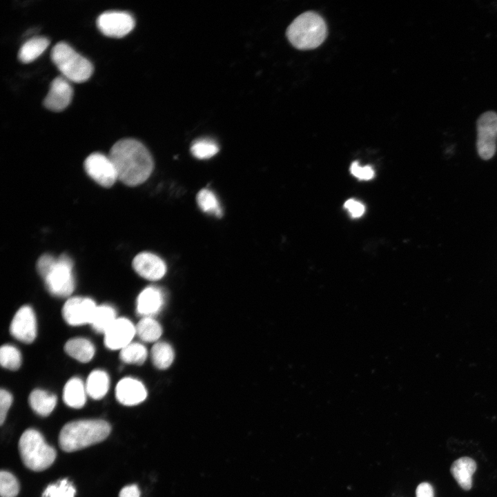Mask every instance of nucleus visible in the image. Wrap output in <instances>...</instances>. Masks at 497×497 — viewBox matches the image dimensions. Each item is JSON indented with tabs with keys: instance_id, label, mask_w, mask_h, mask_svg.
<instances>
[{
	"instance_id": "f257e3e1",
	"label": "nucleus",
	"mask_w": 497,
	"mask_h": 497,
	"mask_svg": "<svg viewBox=\"0 0 497 497\" xmlns=\"http://www.w3.org/2000/svg\"><path fill=\"white\" fill-rule=\"evenodd\" d=\"M108 156L114 164L118 179L130 186L144 182L153 169L150 153L142 143L135 139L117 141L112 146Z\"/></svg>"
},
{
	"instance_id": "f03ea898",
	"label": "nucleus",
	"mask_w": 497,
	"mask_h": 497,
	"mask_svg": "<svg viewBox=\"0 0 497 497\" xmlns=\"http://www.w3.org/2000/svg\"><path fill=\"white\" fill-rule=\"evenodd\" d=\"M110 430V425L104 420L70 422L61 429L59 444L64 451H78L103 441L108 437Z\"/></svg>"
},
{
	"instance_id": "7ed1b4c3",
	"label": "nucleus",
	"mask_w": 497,
	"mask_h": 497,
	"mask_svg": "<svg viewBox=\"0 0 497 497\" xmlns=\"http://www.w3.org/2000/svg\"><path fill=\"white\" fill-rule=\"evenodd\" d=\"M72 262L67 255L55 257L50 254L41 255L37 264L39 274L48 291L54 296L65 298L75 289Z\"/></svg>"
},
{
	"instance_id": "20e7f679",
	"label": "nucleus",
	"mask_w": 497,
	"mask_h": 497,
	"mask_svg": "<svg viewBox=\"0 0 497 497\" xmlns=\"http://www.w3.org/2000/svg\"><path fill=\"white\" fill-rule=\"evenodd\" d=\"M327 28L323 18L314 12H306L297 17L289 25L286 36L298 49H313L324 41Z\"/></svg>"
},
{
	"instance_id": "39448f33",
	"label": "nucleus",
	"mask_w": 497,
	"mask_h": 497,
	"mask_svg": "<svg viewBox=\"0 0 497 497\" xmlns=\"http://www.w3.org/2000/svg\"><path fill=\"white\" fill-rule=\"evenodd\" d=\"M19 450L23 464L30 469L40 471L48 468L55 461L56 451L46 443L38 431L29 429L21 435Z\"/></svg>"
},
{
	"instance_id": "423d86ee",
	"label": "nucleus",
	"mask_w": 497,
	"mask_h": 497,
	"mask_svg": "<svg viewBox=\"0 0 497 497\" xmlns=\"http://www.w3.org/2000/svg\"><path fill=\"white\" fill-rule=\"evenodd\" d=\"M50 57L62 76L70 81H85L93 72L92 63L64 41H59L52 48Z\"/></svg>"
},
{
	"instance_id": "0eeeda50",
	"label": "nucleus",
	"mask_w": 497,
	"mask_h": 497,
	"mask_svg": "<svg viewBox=\"0 0 497 497\" xmlns=\"http://www.w3.org/2000/svg\"><path fill=\"white\" fill-rule=\"evenodd\" d=\"M476 147L479 156L484 160L491 159L496 153L497 138V113L489 110L477 119Z\"/></svg>"
},
{
	"instance_id": "6e6552de",
	"label": "nucleus",
	"mask_w": 497,
	"mask_h": 497,
	"mask_svg": "<svg viewBox=\"0 0 497 497\" xmlns=\"http://www.w3.org/2000/svg\"><path fill=\"white\" fill-rule=\"evenodd\" d=\"M96 23L104 35L112 37H122L133 29L135 21L128 12L108 10L99 15Z\"/></svg>"
},
{
	"instance_id": "1a4fd4ad",
	"label": "nucleus",
	"mask_w": 497,
	"mask_h": 497,
	"mask_svg": "<svg viewBox=\"0 0 497 497\" xmlns=\"http://www.w3.org/2000/svg\"><path fill=\"white\" fill-rule=\"evenodd\" d=\"M87 174L97 184L110 187L118 179L117 170L109 156L101 153H93L84 161Z\"/></svg>"
},
{
	"instance_id": "9d476101",
	"label": "nucleus",
	"mask_w": 497,
	"mask_h": 497,
	"mask_svg": "<svg viewBox=\"0 0 497 497\" xmlns=\"http://www.w3.org/2000/svg\"><path fill=\"white\" fill-rule=\"evenodd\" d=\"M95 302L90 298L72 297L69 298L62 309V315L70 325L78 326L91 323L95 310Z\"/></svg>"
},
{
	"instance_id": "9b49d317",
	"label": "nucleus",
	"mask_w": 497,
	"mask_h": 497,
	"mask_svg": "<svg viewBox=\"0 0 497 497\" xmlns=\"http://www.w3.org/2000/svg\"><path fill=\"white\" fill-rule=\"evenodd\" d=\"M12 335L24 343L32 342L37 335V322L35 313L29 306H23L15 313L10 324Z\"/></svg>"
},
{
	"instance_id": "f8f14e48",
	"label": "nucleus",
	"mask_w": 497,
	"mask_h": 497,
	"mask_svg": "<svg viewBox=\"0 0 497 497\" xmlns=\"http://www.w3.org/2000/svg\"><path fill=\"white\" fill-rule=\"evenodd\" d=\"M136 334V329L127 318H117L104 333V343L112 350L121 349L130 344Z\"/></svg>"
},
{
	"instance_id": "ddd939ff",
	"label": "nucleus",
	"mask_w": 497,
	"mask_h": 497,
	"mask_svg": "<svg viewBox=\"0 0 497 497\" xmlns=\"http://www.w3.org/2000/svg\"><path fill=\"white\" fill-rule=\"evenodd\" d=\"M72 97V88L70 81L63 76H58L51 81L43 105L50 110L61 111L68 106Z\"/></svg>"
},
{
	"instance_id": "4468645a",
	"label": "nucleus",
	"mask_w": 497,
	"mask_h": 497,
	"mask_svg": "<svg viewBox=\"0 0 497 497\" xmlns=\"http://www.w3.org/2000/svg\"><path fill=\"white\" fill-rule=\"evenodd\" d=\"M133 267L140 276L152 281L160 280L166 271L164 262L149 252L137 254L133 259Z\"/></svg>"
},
{
	"instance_id": "2eb2a0df",
	"label": "nucleus",
	"mask_w": 497,
	"mask_h": 497,
	"mask_svg": "<svg viewBox=\"0 0 497 497\" xmlns=\"http://www.w3.org/2000/svg\"><path fill=\"white\" fill-rule=\"evenodd\" d=\"M115 395L121 404L133 406L143 402L147 391L140 381L133 378H124L117 383Z\"/></svg>"
},
{
	"instance_id": "dca6fc26",
	"label": "nucleus",
	"mask_w": 497,
	"mask_h": 497,
	"mask_svg": "<svg viewBox=\"0 0 497 497\" xmlns=\"http://www.w3.org/2000/svg\"><path fill=\"white\" fill-rule=\"evenodd\" d=\"M163 304L164 296L161 290L155 286H148L138 295L137 312L144 318H152L160 311Z\"/></svg>"
},
{
	"instance_id": "f3484780",
	"label": "nucleus",
	"mask_w": 497,
	"mask_h": 497,
	"mask_svg": "<svg viewBox=\"0 0 497 497\" xmlns=\"http://www.w3.org/2000/svg\"><path fill=\"white\" fill-rule=\"evenodd\" d=\"M476 461L467 456L460 457L451 465L450 471L452 476L464 490L472 487V476L476 470Z\"/></svg>"
},
{
	"instance_id": "a211bd4d",
	"label": "nucleus",
	"mask_w": 497,
	"mask_h": 497,
	"mask_svg": "<svg viewBox=\"0 0 497 497\" xmlns=\"http://www.w3.org/2000/svg\"><path fill=\"white\" fill-rule=\"evenodd\" d=\"M86 389L82 380L79 378H72L66 384L63 391L64 402L70 407L79 409L86 403Z\"/></svg>"
},
{
	"instance_id": "6ab92c4d",
	"label": "nucleus",
	"mask_w": 497,
	"mask_h": 497,
	"mask_svg": "<svg viewBox=\"0 0 497 497\" xmlns=\"http://www.w3.org/2000/svg\"><path fill=\"white\" fill-rule=\"evenodd\" d=\"M67 354L81 362H88L94 356L95 347L88 340L76 338L69 340L64 346Z\"/></svg>"
},
{
	"instance_id": "aec40b11",
	"label": "nucleus",
	"mask_w": 497,
	"mask_h": 497,
	"mask_svg": "<svg viewBox=\"0 0 497 497\" xmlns=\"http://www.w3.org/2000/svg\"><path fill=\"white\" fill-rule=\"evenodd\" d=\"M32 409L41 416H48L57 404V396L44 390L35 389L29 396Z\"/></svg>"
},
{
	"instance_id": "412c9836",
	"label": "nucleus",
	"mask_w": 497,
	"mask_h": 497,
	"mask_svg": "<svg viewBox=\"0 0 497 497\" xmlns=\"http://www.w3.org/2000/svg\"><path fill=\"white\" fill-rule=\"evenodd\" d=\"M49 45V39L43 36H35L26 41L18 52L19 59L30 62L40 56Z\"/></svg>"
},
{
	"instance_id": "4be33fe9",
	"label": "nucleus",
	"mask_w": 497,
	"mask_h": 497,
	"mask_svg": "<svg viewBox=\"0 0 497 497\" xmlns=\"http://www.w3.org/2000/svg\"><path fill=\"white\" fill-rule=\"evenodd\" d=\"M109 383V377L105 371L95 370L87 378L85 385L86 392L93 399H101L107 393Z\"/></svg>"
},
{
	"instance_id": "5701e85b",
	"label": "nucleus",
	"mask_w": 497,
	"mask_h": 497,
	"mask_svg": "<svg viewBox=\"0 0 497 497\" xmlns=\"http://www.w3.org/2000/svg\"><path fill=\"white\" fill-rule=\"evenodd\" d=\"M116 319L114 308L110 305H101L97 306L90 324L96 332L105 333Z\"/></svg>"
},
{
	"instance_id": "b1692460",
	"label": "nucleus",
	"mask_w": 497,
	"mask_h": 497,
	"mask_svg": "<svg viewBox=\"0 0 497 497\" xmlns=\"http://www.w3.org/2000/svg\"><path fill=\"white\" fill-rule=\"evenodd\" d=\"M136 334L144 342L157 341L162 335L160 324L153 318H143L135 327Z\"/></svg>"
},
{
	"instance_id": "393cba45",
	"label": "nucleus",
	"mask_w": 497,
	"mask_h": 497,
	"mask_svg": "<svg viewBox=\"0 0 497 497\" xmlns=\"http://www.w3.org/2000/svg\"><path fill=\"white\" fill-rule=\"evenodd\" d=\"M151 358L153 364L159 369H165L170 366L174 360V351L171 346L164 342L155 343L151 349Z\"/></svg>"
},
{
	"instance_id": "a878e982",
	"label": "nucleus",
	"mask_w": 497,
	"mask_h": 497,
	"mask_svg": "<svg viewBox=\"0 0 497 497\" xmlns=\"http://www.w3.org/2000/svg\"><path fill=\"white\" fill-rule=\"evenodd\" d=\"M119 357L125 363L140 365L146 360L147 350L140 343L130 342L121 349Z\"/></svg>"
},
{
	"instance_id": "bb28decb",
	"label": "nucleus",
	"mask_w": 497,
	"mask_h": 497,
	"mask_svg": "<svg viewBox=\"0 0 497 497\" xmlns=\"http://www.w3.org/2000/svg\"><path fill=\"white\" fill-rule=\"evenodd\" d=\"M199 207L205 213L220 217L222 215V208L215 195L208 189L201 190L197 195Z\"/></svg>"
},
{
	"instance_id": "cd10ccee",
	"label": "nucleus",
	"mask_w": 497,
	"mask_h": 497,
	"mask_svg": "<svg viewBox=\"0 0 497 497\" xmlns=\"http://www.w3.org/2000/svg\"><path fill=\"white\" fill-rule=\"evenodd\" d=\"M76 493L72 483L67 478L48 485L41 497H74Z\"/></svg>"
},
{
	"instance_id": "c85d7f7f",
	"label": "nucleus",
	"mask_w": 497,
	"mask_h": 497,
	"mask_svg": "<svg viewBox=\"0 0 497 497\" xmlns=\"http://www.w3.org/2000/svg\"><path fill=\"white\" fill-rule=\"evenodd\" d=\"M0 362L3 367L10 370H17L21 364V355L19 351L10 344H5L0 349Z\"/></svg>"
},
{
	"instance_id": "c756f323",
	"label": "nucleus",
	"mask_w": 497,
	"mask_h": 497,
	"mask_svg": "<svg viewBox=\"0 0 497 497\" xmlns=\"http://www.w3.org/2000/svg\"><path fill=\"white\" fill-rule=\"evenodd\" d=\"M191 151L193 155L197 159H208L217 154L219 147L215 142L211 139H202L193 142L191 147Z\"/></svg>"
},
{
	"instance_id": "7c9ffc66",
	"label": "nucleus",
	"mask_w": 497,
	"mask_h": 497,
	"mask_svg": "<svg viewBox=\"0 0 497 497\" xmlns=\"http://www.w3.org/2000/svg\"><path fill=\"white\" fill-rule=\"evenodd\" d=\"M19 491L17 478L10 472L1 471L0 474V494L1 497H16Z\"/></svg>"
},
{
	"instance_id": "2f4dec72",
	"label": "nucleus",
	"mask_w": 497,
	"mask_h": 497,
	"mask_svg": "<svg viewBox=\"0 0 497 497\" xmlns=\"http://www.w3.org/2000/svg\"><path fill=\"white\" fill-rule=\"evenodd\" d=\"M350 171L353 176L361 180H369L375 175L374 170L371 166H360L358 162L352 163Z\"/></svg>"
},
{
	"instance_id": "473e14b6",
	"label": "nucleus",
	"mask_w": 497,
	"mask_h": 497,
	"mask_svg": "<svg viewBox=\"0 0 497 497\" xmlns=\"http://www.w3.org/2000/svg\"><path fill=\"white\" fill-rule=\"evenodd\" d=\"M12 402V395L5 389L0 391V424L3 425Z\"/></svg>"
},
{
	"instance_id": "72a5a7b5",
	"label": "nucleus",
	"mask_w": 497,
	"mask_h": 497,
	"mask_svg": "<svg viewBox=\"0 0 497 497\" xmlns=\"http://www.w3.org/2000/svg\"><path fill=\"white\" fill-rule=\"evenodd\" d=\"M344 207L353 217H359L362 216L365 210L364 206L361 202L353 199L347 200L344 204Z\"/></svg>"
},
{
	"instance_id": "f704fd0d",
	"label": "nucleus",
	"mask_w": 497,
	"mask_h": 497,
	"mask_svg": "<svg viewBox=\"0 0 497 497\" xmlns=\"http://www.w3.org/2000/svg\"><path fill=\"white\" fill-rule=\"evenodd\" d=\"M416 497H434L432 485L427 482L420 483L416 489Z\"/></svg>"
},
{
	"instance_id": "c9c22d12",
	"label": "nucleus",
	"mask_w": 497,
	"mask_h": 497,
	"mask_svg": "<svg viewBox=\"0 0 497 497\" xmlns=\"http://www.w3.org/2000/svg\"><path fill=\"white\" fill-rule=\"evenodd\" d=\"M140 491L136 485L125 486L119 492V497H139Z\"/></svg>"
}]
</instances>
